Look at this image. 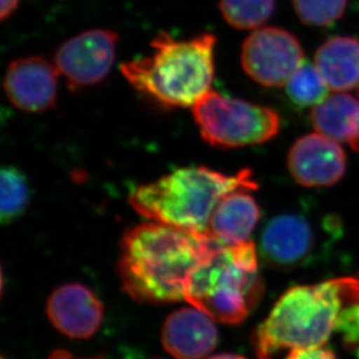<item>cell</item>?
I'll return each mask as SVG.
<instances>
[{"instance_id":"cell-12","label":"cell","mask_w":359,"mask_h":359,"mask_svg":"<svg viewBox=\"0 0 359 359\" xmlns=\"http://www.w3.org/2000/svg\"><path fill=\"white\" fill-rule=\"evenodd\" d=\"M46 309L51 325L70 339H90L98 332L104 319L102 302L90 288L79 283L55 288Z\"/></svg>"},{"instance_id":"cell-11","label":"cell","mask_w":359,"mask_h":359,"mask_svg":"<svg viewBox=\"0 0 359 359\" xmlns=\"http://www.w3.org/2000/svg\"><path fill=\"white\" fill-rule=\"evenodd\" d=\"M288 169L302 187H332L346 173V153L334 140L318 132L309 134L292 146Z\"/></svg>"},{"instance_id":"cell-3","label":"cell","mask_w":359,"mask_h":359,"mask_svg":"<svg viewBox=\"0 0 359 359\" xmlns=\"http://www.w3.org/2000/svg\"><path fill=\"white\" fill-rule=\"evenodd\" d=\"M215 46L210 33L187 40L160 33L149 56L122 63L120 72L135 91L163 109H192L212 90Z\"/></svg>"},{"instance_id":"cell-20","label":"cell","mask_w":359,"mask_h":359,"mask_svg":"<svg viewBox=\"0 0 359 359\" xmlns=\"http://www.w3.org/2000/svg\"><path fill=\"white\" fill-rule=\"evenodd\" d=\"M348 0H293L295 13L309 26H329L342 18Z\"/></svg>"},{"instance_id":"cell-8","label":"cell","mask_w":359,"mask_h":359,"mask_svg":"<svg viewBox=\"0 0 359 359\" xmlns=\"http://www.w3.org/2000/svg\"><path fill=\"white\" fill-rule=\"evenodd\" d=\"M304 62L298 39L281 28H257L242 44L244 72L265 88L285 86Z\"/></svg>"},{"instance_id":"cell-23","label":"cell","mask_w":359,"mask_h":359,"mask_svg":"<svg viewBox=\"0 0 359 359\" xmlns=\"http://www.w3.org/2000/svg\"><path fill=\"white\" fill-rule=\"evenodd\" d=\"M20 1L21 0H1V4H0V7H1L0 18H1V20H6L7 18H10L17 11Z\"/></svg>"},{"instance_id":"cell-6","label":"cell","mask_w":359,"mask_h":359,"mask_svg":"<svg viewBox=\"0 0 359 359\" xmlns=\"http://www.w3.org/2000/svg\"><path fill=\"white\" fill-rule=\"evenodd\" d=\"M200 136L217 148H241L266 142L278 134V114L265 106L228 98L210 90L192 107Z\"/></svg>"},{"instance_id":"cell-1","label":"cell","mask_w":359,"mask_h":359,"mask_svg":"<svg viewBox=\"0 0 359 359\" xmlns=\"http://www.w3.org/2000/svg\"><path fill=\"white\" fill-rule=\"evenodd\" d=\"M217 243L210 235L155 221L130 228L120 242L122 291L140 304L185 302L191 276Z\"/></svg>"},{"instance_id":"cell-25","label":"cell","mask_w":359,"mask_h":359,"mask_svg":"<svg viewBox=\"0 0 359 359\" xmlns=\"http://www.w3.org/2000/svg\"><path fill=\"white\" fill-rule=\"evenodd\" d=\"M207 359H247L245 357L235 355V353H219L214 356L208 357Z\"/></svg>"},{"instance_id":"cell-19","label":"cell","mask_w":359,"mask_h":359,"mask_svg":"<svg viewBox=\"0 0 359 359\" xmlns=\"http://www.w3.org/2000/svg\"><path fill=\"white\" fill-rule=\"evenodd\" d=\"M275 0H219L224 21L236 29H257L275 11Z\"/></svg>"},{"instance_id":"cell-13","label":"cell","mask_w":359,"mask_h":359,"mask_svg":"<svg viewBox=\"0 0 359 359\" xmlns=\"http://www.w3.org/2000/svg\"><path fill=\"white\" fill-rule=\"evenodd\" d=\"M215 320L196 307H183L166 318L162 344L176 359H205L217 344Z\"/></svg>"},{"instance_id":"cell-21","label":"cell","mask_w":359,"mask_h":359,"mask_svg":"<svg viewBox=\"0 0 359 359\" xmlns=\"http://www.w3.org/2000/svg\"><path fill=\"white\" fill-rule=\"evenodd\" d=\"M336 330L342 336L344 346L355 350L359 358V302L350 304L343 309Z\"/></svg>"},{"instance_id":"cell-7","label":"cell","mask_w":359,"mask_h":359,"mask_svg":"<svg viewBox=\"0 0 359 359\" xmlns=\"http://www.w3.org/2000/svg\"><path fill=\"white\" fill-rule=\"evenodd\" d=\"M305 212L281 213L269 220L262 231L259 252L270 268L292 271L307 266L325 245V231Z\"/></svg>"},{"instance_id":"cell-2","label":"cell","mask_w":359,"mask_h":359,"mask_svg":"<svg viewBox=\"0 0 359 359\" xmlns=\"http://www.w3.org/2000/svg\"><path fill=\"white\" fill-rule=\"evenodd\" d=\"M356 302L359 280L350 277L290 288L252 334L256 357L285 359L298 350L325 346L343 309Z\"/></svg>"},{"instance_id":"cell-14","label":"cell","mask_w":359,"mask_h":359,"mask_svg":"<svg viewBox=\"0 0 359 359\" xmlns=\"http://www.w3.org/2000/svg\"><path fill=\"white\" fill-rule=\"evenodd\" d=\"M250 192L234 191L222 198L212 214L207 235L224 245L250 241L262 214Z\"/></svg>"},{"instance_id":"cell-22","label":"cell","mask_w":359,"mask_h":359,"mask_svg":"<svg viewBox=\"0 0 359 359\" xmlns=\"http://www.w3.org/2000/svg\"><path fill=\"white\" fill-rule=\"evenodd\" d=\"M285 359H337L330 350L321 348L313 349L298 350L290 353Z\"/></svg>"},{"instance_id":"cell-4","label":"cell","mask_w":359,"mask_h":359,"mask_svg":"<svg viewBox=\"0 0 359 359\" xmlns=\"http://www.w3.org/2000/svg\"><path fill=\"white\" fill-rule=\"evenodd\" d=\"M251 170L226 175L207 166L182 168L133 191L129 205L148 220L207 234L217 203L238 190H257Z\"/></svg>"},{"instance_id":"cell-5","label":"cell","mask_w":359,"mask_h":359,"mask_svg":"<svg viewBox=\"0 0 359 359\" xmlns=\"http://www.w3.org/2000/svg\"><path fill=\"white\" fill-rule=\"evenodd\" d=\"M264 284L254 242L217 243L194 270L185 302L224 325H240L261 302Z\"/></svg>"},{"instance_id":"cell-9","label":"cell","mask_w":359,"mask_h":359,"mask_svg":"<svg viewBox=\"0 0 359 359\" xmlns=\"http://www.w3.org/2000/svg\"><path fill=\"white\" fill-rule=\"evenodd\" d=\"M119 35L95 28L68 39L55 53L54 65L72 92L91 88L109 76L116 57Z\"/></svg>"},{"instance_id":"cell-16","label":"cell","mask_w":359,"mask_h":359,"mask_svg":"<svg viewBox=\"0 0 359 359\" xmlns=\"http://www.w3.org/2000/svg\"><path fill=\"white\" fill-rule=\"evenodd\" d=\"M311 119L316 132L359 151V99L336 92L313 107Z\"/></svg>"},{"instance_id":"cell-10","label":"cell","mask_w":359,"mask_h":359,"mask_svg":"<svg viewBox=\"0 0 359 359\" xmlns=\"http://www.w3.org/2000/svg\"><path fill=\"white\" fill-rule=\"evenodd\" d=\"M60 72L40 56H27L11 62L4 77L8 102L22 112L43 113L57 102Z\"/></svg>"},{"instance_id":"cell-26","label":"cell","mask_w":359,"mask_h":359,"mask_svg":"<svg viewBox=\"0 0 359 359\" xmlns=\"http://www.w3.org/2000/svg\"><path fill=\"white\" fill-rule=\"evenodd\" d=\"M1 359H6V358H5V357H1Z\"/></svg>"},{"instance_id":"cell-15","label":"cell","mask_w":359,"mask_h":359,"mask_svg":"<svg viewBox=\"0 0 359 359\" xmlns=\"http://www.w3.org/2000/svg\"><path fill=\"white\" fill-rule=\"evenodd\" d=\"M314 61L330 91L359 90V41L356 39H329L316 51Z\"/></svg>"},{"instance_id":"cell-18","label":"cell","mask_w":359,"mask_h":359,"mask_svg":"<svg viewBox=\"0 0 359 359\" xmlns=\"http://www.w3.org/2000/svg\"><path fill=\"white\" fill-rule=\"evenodd\" d=\"M0 191V221L10 224L25 213L29 201V187L24 173L14 166H4Z\"/></svg>"},{"instance_id":"cell-24","label":"cell","mask_w":359,"mask_h":359,"mask_svg":"<svg viewBox=\"0 0 359 359\" xmlns=\"http://www.w3.org/2000/svg\"><path fill=\"white\" fill-rule=\"evenodd\" d=\"M47 359H104L102 357H91V358H76L69 353L68 350L56 349L48 356Z\"/></svg>"},{"instance_id":"cell-17","label":"cell","mask_w":359,"mask_h":359,"mask_svg":"<svg viewBox=\"0 0 359 359\" xmlns=\"http://www.w3.org/2000/svg\"><path fill=\"white\" fill-rule=\"evenodd\" d=\"M285 88L290 100L299 107H316L330 95L325 79L311 62H304Z\"/></svg>"}]
</instances>
